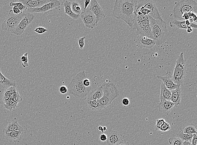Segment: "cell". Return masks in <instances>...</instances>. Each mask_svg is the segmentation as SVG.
I'll use <instances>...</instances> for the list:
<instances>
[{"label": "cell", "instance_id": "1", "mask_svg": "<svg viewBox=\"0 0 197 145\" xmlns=\"http://www.w3.org/2000/svg\"><path fill=\"white\" fill-rule=\"evenodd\" d=\"M138 0H116L114 3L113 15L124 21L132 28L135 19Z\"/></svg>", "mask_w": 197, "mask_h": 145}, {"label": "cell", "instance_id": "2", "mask_svg": "<svg viewBox=\"0 0 197 145\" xmlns=\"http://www.w3.org/2000/svg\"><path fill=\"white\" fill-rule=\"evenodd\" d=\"M86 78L84 70L77 74L71 80L68 87V91L77 98H84L91 91V87H86L84 85L83 81Z\"/></svg>", "mask_w": 197, "mask_h": 145}, {"label": "cell", "instance_id": "3", "mask_svg": "<svg viewBox=\"0 0 197 145\" xmlns=\"http://www.w3.org/2000/svg\"><path fill=\"white\" fill-rule=\"evenodd\" d=\"M152 39L157 45H161L167 40L169 32L166 23L163 21L155 20L149 17Z\"/></svg>", "mask_w": 197, "mask_h": 145}, {"label": "cell", "instance_id": "4", "mask_svg": "<svg viewBox=\"0 0 197 145\" xmlns=\"http://www.w3.org/2000/svg\"><path fill=\"white\" fill-rule=\"evenodd\" d=\"M101 86L102 87L103 96L101 99L98 100L99 103L98 111H101L106 108L119 96L117 87L111 82H106Z\"/></svg>", "mask_w": 197, "mask_h": 145}, {"label": "cell", "instance_id": "5", "mask_svg": "<svg viewBox=\"0 0 197 145\" xmlns=\"http://www.w3.org/2000/svg\"><path fill=\"white\" fill-rule=\"evenodd\" d=\"M148 16L155 20L163 21L158 9L152 1L138 0L135 16Z\"/></svg>", "mask_w": 197, "mask_h": 145}, {"label": "cell", "instance_id": "6", "mask_svg": "<svg viewBox=\"0 0 197 145\" xmlns=\"http://www.w3.org/2000/svg\"><path fill=\"white\" fill-rule=\"evenodd\" d=\"M193 12L196 14L197 3L193 0H183L178 2L173 10L175 20L183 21L182 16L185 13Z\"/></svg>", "mask_w": 197, "mask_h": 145}, {"label": "cell", "instance_id": "7", "mask_svg": "<svg viewBox=\"0 0 197 145\" xmlns=\"http://www.w3.org/2000/svg\"><path fill=\"white\" fill-rule=\"evenodd\" d=\"M186 69L187 65L184 59V54L182 53L176 60V65L172 76L174 83L180 86L183 85Z\"/></svg>", "mask_w": 197, "mask_h": 145}, {"label": "cell", "instance_id": "8", "mask_svg": "<svg viewBox=\"0 0 197 145\" xmlns=\"http://www.w3.org/2000/svg\"><path fill=\"white\" fill-rule=\"evenodd\" d=\"M25 14V12H22L19 14H14L12 10H10L7 16L2 24V30L8 32H12L23 19Z\"/></svg>", "mask_w": 197, "mask_h": 145}, {"label": "cell", "instance_id": "9", "mask_svg": "<svg viewBox=\"0 0 197 145\" xmlns=\"http://www.w3.org/2000/svg\"><path fill=\"white\" fill-rule=\"evenodd\" d=\"M61 2L57 0H51L49 3L45 4L38 8L28 9L25 12L32 13H42L47 14L51 12L54 9L60 8Z\"/></svg>", "mask_w": 197, "mask_h": 145}, {"label": "cell", "instance_id": "10", "mask_svg": "<svg viewBox=\"0 0 197 145\" xmlns=\"http://www.w3.org/2000/svg\"><path fill=\"white\" fill-rule=\"evenodd\" d=\"M25 13V15L20 21L16 28L11 33L18 36L21 35L24 32L28 26L35 19V16L33 14L26 12Z\"/></svg>", "mask_w": 197, "mask_h": 145}, {"label": "cell", "instance_id": "11", "mask_svg": "<svg viewBox=\"0 0 197 145\" xmlns=\"http://www.w3.org/2000/svg\"><path fill=\"white\" fill-rule=\"evenodd\" d=\"M80 16L85 27L89 29H93L97 26L96 16L89 9L83 10Z\"/></svg>", "mask_w": 197, "mask_h": 145}, {"label": "cell", "instance_id": "12", "mask_svg": "<svg viewBox=\"0 0 197 145\" xmlns=\"http://www.w3.org/2000/svg\"><path fill=\"white\" fill-rule=\"evenodd\" d=\"M132 28L136 30L137 35L144 36L152 39L149 19L134 25Z\"/></svg>", "mask_w": 197, "mask_h": 145}, {"label": "cell", "instance_id": "13", "mask_svg": "<svg viewBox=\"0 0 197 145\" xmlns=\"http://www.w3.org/2000/svg\"><path fill=\"white\" fill-rule=\"evenodd\" d=\"M90 3L89 9L96 16V25L97 26L99 21L105 19L106 16L104 13L102 9L96 0H92Z\"/></svg>", "mask_w": 197, "mask_h": 145}, {"label": "cell", "instance_id": "14", "mask_svg": "<svg viewBox=\"0 0 197 145\" xmlns=\"http://www.w3.org/2000/svg\"><path fill=\"white\" fill-rule=\"evenodd\" d=\"M107 136L106 141L108 145H118L124 140L122 135L114 130H111Z\"/></svg>", "mask_w": 197, "mask_h": 145}, {"label": "cell", "instance_id": "15", "mask_svg": "<svg viewBox=\"0 0 197 145\" xmlns=\"http://www.w3.org/2000/svg\"><path fill=\"white\" fill-rule=\"evenodd\" d=\"M157 78L159 80H161L165 87L170 91L174 90L177 88L180 87L179 85L176 84L173 82L172 76L171 75V73L169 72H166V75L162 77L160 76H157Z\"/></svg>", "mask_w": 197, "mask_h": 145}, {"label": "cell", "instance_id": "16", "mask_svg": "<svg viewBox=\"0 0 197 145\" xmlns=\"http://www.w3.org/2000/svg\"><path fill=\"white\" fill-rule=\"evenodd\" d=\"M51 0H21L18 2H21L27 7L28 9L38 8L49 3Z\"/></svg>", "mask_w": 197, "mask_h": 145}, {"label": "cell", "instance_id": "17", "mask_svg": "<svg viewBox=\"0 0 197 145\" xmlns=\"http://www.w3.org/2000/svg\"><path fill=\"white\" fill-rule=\"evenodd\" d=\"M170 26L171 27H175L178 29H187L188 28H191L193 29H197V25L195 24L191 23L189 21H178L174 20L170 22Z\"/></svg>", "mask_w": 197, "mask_h": 145}, {"label": "cell", "instance_id": "18", "mask_svg": "<svg viewBox=\"0 0 197 145\" xmlns=\"http://www.w3.org/2000/svg\"><path fill=\"white\" fill-rule=\"evenodd\" d=\"M137 36L139 44L144 48L150 49L157 45L155 41L152 38L140 35H137Z\"/></svg>", "mask_w": 197, "mask_h": 145}, {"label": "cell", "instance_id": "19", "mask_svg": "<svg viewBox=\"0 0 197 145\" xmlns=\"http://www.w3.org/2000/svg\"><path fill=\"white\" fill-rule=\"evenodd\" d=\"M174 106V104L170 101L163 100L160 102L158 108L164 114L168 115Z\"/></svg>", "mask_w": 197, "mask_h": 145}, {"label": "cell", "instance_id": "20", "mask_svg": "<svg viewBox=\"0 0 197 145\" xmlns=\"http://www.w3.org/2000/svg\"><path fill=\"white\" fill-rule=\"evenodd\" d=\"M103 96L102 87L101 85L98 86L88 94L87 97V101L100 100L101 99Z\"/></svg>", "mask_w": 197, "mask_h": 145}, {"label": "cell", "instance_id": "21", "mask_svg": "<svg viewBox=\"0 0 197 145\" xmlns=\"http://www.w3.org/2000/svg\"><path fill=\"white\" fill-rule=\"evenodd\" d=\"M14 131H20L21 132L25 131L24 129L18 123L16 118H14L12 121L9 122L5 129V132L6 133Z\"/></svg>", "mask_w": 197, "mask_h": 145}, {"label": "cell", "instance_id": "22", "mask_svg": "<svg viewBox=\"0 0 197 145\" xmlns=\"http://www.w3.org/2000/svg\"><path fill=\"white\" fill-rule=\"evenodd\" d=\"M12 87H16V83L14 81L8 79L3 75L0 68V87L6 89Z\"/></svg>", "mask_w": 197, "mask_h": 145}, {"label": "cell", "instance_id": "23", "mask_svg": "<svg viewBox=\"0 0 197 145\" xmlns=\"http://www.w3.org/2000/svg\"><path fill=\"white\" fill-rule=\"evenodd\" d=\"M172 96L170 101L174 104V106L180 105L181 91L180 87L171 91Z\"/></svg>", "mask_w": 197, "mask_h": 145}, {"label": "cell", "instance_id": "24", "mask_svg": "<svg viewBox=\"0 0 197 145\" xmlns=\"http://www.w3.org/2000/svg\"><path fill=\"white\" fill-rule=\"evenodd\" d=\"M71 5H72V2L68 1H65L64 3V10H65L64 13L65 14L67 15L74 20H77L80 17V16L73 13L71 8Z\"/></svg>", "mask_w": 197, "mask_h": 145}, {"label": "cell", "instance_id": "25", "mask_svg": "<svg viewBox=\"0 0 197 145\" xmlns=\"http://www.w3.org/2000/svg\"><path fill=\"white\" fill-rule=\"evenodd\" d=\"M172 96L171 91L169 90L165 87V85L162 82L161 86L160 96V101L163 100L170 101Z\"/></svg>", "mask_w": 197, "mask_h": 145}, {"label": "cell", "instance_id": "26", "mask_svg": "<svg viewBox=\"0 0 197 145\" xmlns=\"http://www.w3.org/2000/svg\"><path fill=\"white\" fill-rule=\"evenodd\" d=\"M17 89L16 87H12L5 89L3 95V100L4 103L9 100L12 99L13 93Z\"/></svg>", "mask_w": 197, "mask_h": 145}, {"label": "cell", "instance_id": "27", "mask_svg": "<svg viewBox=\"0 0 197 145\" xmlns=\"http://www.w3.org/2000/svg\"><path fill=\"white\" fill-rule=\"evenodd\" d=\"M22 132L20 131H14L6 132L5 136L8 140H20L21 138Z\"/></svg>", "mask_w": 197, "mask_h": 145}, {"label": "cell", "instance_id": "28", "mask_svg": "<svg viewBox=\"0 0 197 145\" xmlns=\"http://www.w3.org/2000/svg\"><path fill=\"white\" fill-rule=\"evenodd\" d=\"M194 135V134H193ZM193 135L187 134L183 132V130H181L177 134V137L182 139L183 141L191 143Z\"/></svg>", "mask_w": 197, "mask_h": 145}, {"label": "cell", "instance_id": "29", "mask_svg": "<svg viewBox=\"0 0 197 145\" xmlns=\"http://www.w3.org/2000/svg\"><path fill=\"white\" fill-rule=\"evenodd\" d=\"M18 103L15 102L12 99L9 100L6 103L4 104V108L8 110L13 111L17 108Z\"/></svg>", "mask_w": 197, "mask_h": 145}, {"label": "cell", "instance_id": "30", "mask_svg": "<svg viewBox=\"0 0 197 145\" xmlns=\"http://www.w3.org/2000/svg\"><path fill=\"white\" fill-rule=\"evenodd\" d=\"M71 8L73 13L78 15H80V13L82 12V8L81 5L78 2L74 1L72 2Z\"/></svg>", "mask_w": 197, "mask_h": 145}, {"label": "cell", "instance_id": "31", "mask_svg": "<svg viewBox=\"0 0 197 145\" xmlns=\"http://www.w3.org/2000/svg\"><path fill=\"white\" fill-rule=\"evenodd\" d=\"M183 132L189 134H196L197 129L194 125L191 124L183 129Z\"/></svg>", "mask_w": 197, "mask_h": 145}, {"label": "cell", "instance_id": "32", "mask_svg": "<svg viewBox=\"0 0 197 145\" xmlns=\"http://www.w3.org/2000/svg\"><path fill=\"white\" fill-rule=\"evenodd\" d=\"M88 107L93 111H98L99 103L98 100L87 101Z\"/></svg>", "mask_w": 197, "mask_h": 145}, {"label": "cell", "instance_id": "33", "mask_svg": "<svg viewBox=\"0 0 197 145\" xmlns=\"http://www.w3.org/2000/svg\"><path fill=\"white\" fill-rule=\"evenodd\" d=\"M169 143L172 145H183L184 141L179 137H172L169 139Z\"/></svg>", "mask_w": 197, "mask_h": 145}, {"label": "cell", "instance_id": "34", "mask_svg": "<svg viewBox=\"0 0 197 145\" xmlns=\"http://www.w3.org/2000/svg\"><path fill=\"white\" fill-rule=\"evenodd\" d=\"M9 5L11 6H16L17 7L21 12H25L28 9L26 6H25L22 3L20 2H11L9 3Z\"/></svg>", "mask_w": 197, "mask_h": 145}, {"label": "cell", "instance_id": "35", "mask_svg": "<svg viewBox=\"0 0 197 145\" xmlns=\"http://www.w3.org/2000/svg\"><path fill=\"white\" fill-rule=\"evenodd\" d=\"M21 60L22 62V66L24 68L28 67L29 63H28V53H25L21 57Z\"/></svg>", "mask_w": 197, "mask_h": 145}, {"label": "cell", "instance_id": "36", "mask_svg": "<svg viewBox=\"0 0 197 145\" xmlns=\"http://www.w3.org/2000/svg\"><path fill=\"white\" fill-rule=\"evenodd\" d=\"M12 99L13 101L18 104V103L21 101L22 100V98L19 94V92L18 91L17 89H16L14 93L13 94V97H12Z\"/></svg>", "mask_w": 197, "mask_h": 145}, {"label": "cell", "instance_id": "37", "mask_svg": "<svg viewBox=\"0 0 197 145\" xmlns=\"http://www.w3.org/2000/svg\"><path fill=\"white\" fill-rule=\"evenodd\" d=\"M165 121L164 119H158L156 121V125H155V130L156 131H159L162 125L164 124Z\"/></svg>", "mask_w": 197, "mask_h": 145}, {"label": "cell", "instance_id": "38", "mask_svg": "<svg viewBox=\"0 0 197 145\" xmlns=\"http://www.w3.org/2000/svg\"><path fill=\"white\" fill-rule=\"evenodd\" d=\"M171 127L169 124L167 122H165L161 127L159 131H163V132H166V131H169Z\"/></svg>", "mask_w": 197, "mask_h": 145}, {"label": "cell", "instance_id": "39", "mask_svg": "<svg viewBox=\"0 0 197 145\" xmlns=\"http://www.w3.org/2000/svg\"><path fill=\"white\" fill-rule=\"evenodd\" d=\"M86 37H81V38H78V43L80 48L81 49H82L85 46V39Z\"/></svg>", "mask_w": 197, "mask_h": 145}, {"label": "cell", "instance_id": "40", "mask_svg": "<svg viewBox=\"0 0 197 145\" xmlns=\"http://www.w3.org/2000/svg\"><path fill=\"white\" fill-rule=\"evenodd\" d=\"M47 31H48V30L46 29V28H44V27H39L36 28V29H35L34 31L35 32L37 33L41 34H43L46 32Z\"/></svg>", "mask_w": 197, "mask_h": 145}, {"label": "cell", "instance_id": "41", "mask_svg": "<svg viewBox=\"0 0 197 145\" xmlns=\"http://www.w3.org/2000/svg\"><path fill=\"white\" fill-rule=\"evenodd\" d=\"M59 91L61 94H66L68 92L67 87L65 85L61 86L60 87L59 89Z\"/></svg>", "mask_w": 197, "mask_h": 145}, {"label": "cell", "instance_id": "42", "mask_svg": "<svg viewBox=\"0 0 197 145\" xmlns=\"http://www.w3.org/2000/svg\"><path fill=\"white\" fill-rule=\"evenodd\" d=\"M122 105L124 106H128L130 103V100L127 97H124L122 100Z\"/></svg>", "mask_w": 197, "mask_h": 145}, {"label": "cell", "instance_id": "43", "mask_svg": "<svg viewBox=\"0 0 197 145\" xmlns=\"http://www.w3.org/2000/svg\"><path fill=\"white\" fill-rule=\"evenodd\" d=\"M83 84L86 87H90V85H91L90 80L89 79H88V78H85L83 80Z\"/></svg>", "mask_w": 197, "mask_h": 145}, {"label": "cell", "instance_id": "44", "mask_svg": "<svg viewBox=\"0 0 197 145\" xmlns=\"http://www.w3.org/2000/svg\"><path fill=\"white\" fill-rule=\"evenodd\" d=\"M12 10L14 14L18 15L22 13L17 7L16 6H13Z\"/></svg>", "mask_w": 197, "mask_h": 145}, {"label": "cell", "instance_id": "45", "mask_svg": "<svg viewBox=\"0 0 197 145\" xmlns=\"http://www.w3.org/2000/svg\"><path fill=\"white\" fill-rule=\"evenodd\" d=\"M191 143L192 145H197V136L196 134L193 135V136L192 137V140H191Z\"/></svg>", "mask_w": 197, "mask_h": 145}, {"label": "cell", "instance_id": "46", "mask_svg": "<svg viewBox=\"0 0 197 145\" xmlns=\"http://www.w3.org/2000/svg\"><path fill=\"white\" fill-rule=\"evenodd\" d=\"M100 139L101 140V141L103 142H104V141H106L107 139V136L106 135L104 134V133H102L100 136Z\"/></svg>", "mask_w": 197, "mask_h": 145}, {"label": "cell", "instance_id": "47", "mask_svg": "<svg viewBox=\"0 0 197 145\" xmlns=\"http://www.w3.org/2000/svg\"><path fill=\"white\" fill-rule=\"evenodd\" d=\"M91 1L90 0H85L84 1V10L86 9L87 7H88V5H89V4L90 3Z\"/></svg>", "mask_w": 197, "mask_h": 145}, {"label": "cell", "instance_id": "48", "mask_svg": "<svg viewBox=\"0 0 197 145\" xmlns=\"http://www.w3.org/2000/svg\"><path fill=\"white\" fill-rule=\"evenodd\" d=\"M118 145H129L128 143L125 140H123L121 143Z\"/></svg>", "mask_w": 197, "mask_h": 145}, {"label": "cell", "instance_id": "49", "mask_svg": "<svg viewBox=\"0 0 197 145\" xmlns=\"http://www.w3.org/2000/svg\"><path fill=\"white\" fill-rule=\"evenodd\" d=\"M192 31H193V30H192V28H189L187 29V31L188 33H191V32H192Z\"/></svg>", "mask_w": 197, "mask_h": 145}, {"label": "cell", "instance_id": "50", "mask_svg": "<svg viewBox=\"0 0 197 145\" xmlns=\"http://www.w3.org/2000/svg\"><path fill=\"white\" fill-rule=\"evenodd\" d=\"M183 145H192L191 143L187 142V141H184Z\"/></svg>", "mask_w": 197, "mask_h": 145}, {"label": "cell", "instance_id": "51", "mask_svg": "<svg viewBox=\"0 0 197 145\" xmlns=\"http://www.w3.org/2000/svg\"><path fill=\"white\" fill-rule=\"evenodd\" d=\"M98 130H99V131H101V132H102L103 133V132H104V130H103V127L101 126H98Z\"/></svg>", "mask_w": 197, "mask_h": 145}, {"label": "cell", "instance_id": "52", "mask_svg": "<svg viewBox=\"0 0 197 145\" xmlns=\"http://www.w3.org/2000/svg\"><path fill=\"white\" fill-rule=\"evenodd\" d=\"M103 130H104V131H106L107 130V128L106 127H103Z\"/></svg>", "mask_w": 197, "mask_h": 145}]
</instances>
